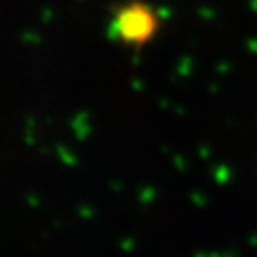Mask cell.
Returning a JSON list of instances; mask_svg holds the SVG:
<instances>
[{"label": "cell", "instance_id": "1", "mask_svg": "<svg viewBox=\"0 0 257 257\" xmlns=\"http://www.w3.org/2000/svg\"><path fill=\"white\" fill-rule=\"evenodd\" d=\"M159 29V13L140 0H128L125 4L116 6L111 16V31L114 40L131 48H141L154 41Z\"/></svg>", "mask_w": 257, "mask_h": 257}]
</instances>
